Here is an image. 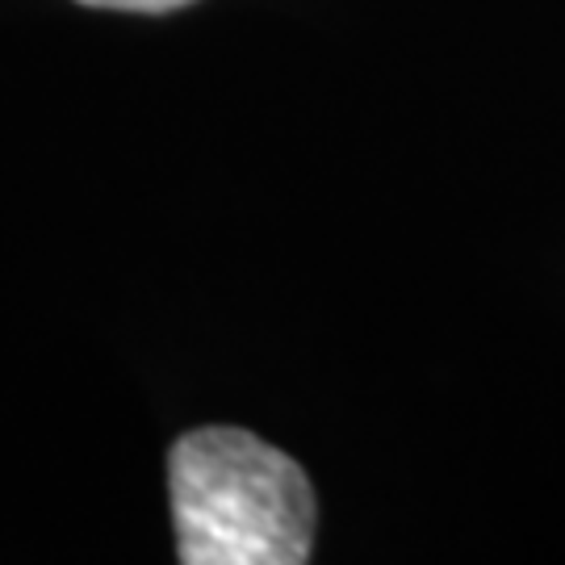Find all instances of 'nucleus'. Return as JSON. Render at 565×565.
Returning <instances> with one entry per match:
<instances>
[{"label":"nucleus","mask_w":565,"mask_h":565,"mask_svg":"<svg viewBox=\"0 0 565 565\" xmlns=\"http://www.w3.org/2000/svg\"><path fill=\"white\" fill-rule=\"evenodd\" d=\"M81 4H93V9H121V13H172V9L193 4V0H81Z\"/></svg>","instance_id":"obj_2"},{"label":"nucleus","mask_w":565,"mask_h":565,"mask_svg":"<svg viewBox=\"0 0 565 565\" xmlns=\"http://www.w3.org/2000/svg\"><path fill=\"white\" fill-rule=\"evenodd\" d=\"M184 565H302L315 545V490L302 465L243 427H198L168 457Z\"/></svg>","instance_id":"obj_1"}]
</instances>
